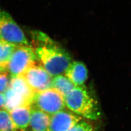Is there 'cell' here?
I'll return each instance as SVG.
<instances>
[{"mask_svg":"<svg viewBox=\"0 0 131 131\" xmlns=\"http://www.w3.org/2000/svg\"><path fill=\"white\" fill-rule=\"evenodd\" d=\"M34 49L40 64L52 77L64 73L72 62L69 53L55 42Z\"/></svg>","mask_w":131,"mask_h":131,"instance_id":"cell-2","label":"cell"},{"mask_svg":"<svg viewBox=\"0 0 131 131\" xmlns=\"http://www.w3.org/2000/svg\"><path fill=\"white\" fill-rule=\"evenodd\" d=\"M0 38L15 46H31L10 14L0 8Z\"/></svg>","mask_w":131,"mask_h":131,"instance_id":"cell-5","label":"cell"},{"mask_svg":"<svg viewBox=\"0 0 131 131\" xmlns=\"http://www.w3.org/2000/svg\"><path fill=\"white\" fill-rule=\"evenodd\" d=\"M64 75L75 86H82L88 78V71L85 64L80 61H73L64 73Z\"/></svg>","mask_w":131,"mask_h":131,"instance_id":"cell-8","label":"cell"},{"mask_svg":"<svg viewBox=\"0 0 131 131\" xmlns=\"http://www.w3.org/2000/svg\"><path fill=\"white\" fill-rule=\"evenodd\" d=\"M0 131H16L9 112L0 110Z\"/></svg>","mask_w":131,"mask_h":131,"instance_id":"cell-14","label":"cell"},{"mask_svg":"<svg viewBox=\"0 0 131 131\" xmlns=\"http://www.w3.org/2000/svg\"><path fill=\"white\" fill-rule=\"evenodd\" d=\"M65 105L69 111L90 121L99 120L101 109L97 101L85 86H75L64 97Z\"/></svg>","mask_w":131,"mask_h":131,"instance_id":"cell-1","label":"cell"},{"mask_svg":"<svg viewBox=\"0 0 131 131\" xmlns=\"http://www.w3.org/2000/svg\"><path fill=\"white\" fill-rule=\"evenodd\" d=\"M9 88L18 93L31 105L35 93L33 91L22 75L10 77Z\"/></svg>","mask_w":131,"mask_h":131,"instance_id":"cell-10","label":"cell"},{"mask_svg":"<svg viewBox=\"0 0 131 131\" xmlns=\"http://www.w3.org/2000/svg\"><path fill=\"white\" fill-rule=\"evenodd\" d=\"M7 71H0V93H5L9 87L10 78Z\"/></svg>","mask_w":131,"mask_h":131,"instance_id":"cell-16","label":"cell"},{"mask_svg":"<svg viewBox=\"0 0 131 131\" xmlns=\"http://www.w3.org/2000/svg\"><path fill=\"white\" fill-rule=\"evenodd\" d=\"M5 97L3 93H0V110L5 109Z\"/></svg>","mask_w":131,"mask_h":131,"instance_id":"cell-17","label":"cell"},{"mask_svg":"<svg viewBox=\"0 0 131 131\" xmlns=\"http://www.w3.org/2000/svg\"><path fill=\"white\" fill-rule=\"evenodd\" d=\"M75 87L65 75H59L53 77L52 88L55 89L63 97L67 95Z\"/></svg>","mask_w":131,"mask_h":131,"instance_id":"cell-12","label":"cell"},{"mask_svg":"<svg viewBox=\"0 0 131 131\" xmlns=\"http://www.w3.org/2000/svg\"><path fill=\"white\" fill-rule=\"evenodd\" d=\"M50 116L31 106L30 128L32 131H48Z\"/></svg>","mask_w":131,"mask_h":131,"instance_id":"cell-11","label":"cell"},{"mask_svg":"<svg viewBox=\"0 0 131 131\" xmlns=\"http://www.w3.org/2000/svg\"><path fill=\"white\" fill-rule=\"evenodd\" d=\"M82 120L76 114L63 110L50 116L48 131H69Z\"/></svg>","mask_w":131,"mask_h":131,"instance_id":"cell-7","label":"cell"},{"mask_svg":"<svg viewBox=\"0 0 131 131\" xmlns=\"http://www.w3.org/2000/svg\"><path fill=\"white\" fill-rule=\"evenodd\" d=\"M21 75L35 93L52 88L53 77L37 62L28 67Z\"/></svg>","mask_w":131,"mask_h":131,"instance_id":"cell-6","label":"cell"},{"mask_svg":"<svg viewBox=\"0 0 131 131\" xmlns=\"http://www.w3.org/2000/svg\"><path fill=\"white\" fill-rule=\"evenodd\" d=\"M37 61L35 49L31 46H15L8 63V72L10 77L21 75Z\"/></svg>","mask_w":131,"mask_h":131,"instance_id":"cell-3","label":"cell"},{"mask_svg":"<svg viewBox=\"0 0 131 131\" xmlns=\"http://www.w3.org/2000/svg\"><path fill=\"white\" fill-rule=\"evenodd\" d=\"M16 131H27L30 127L31 106L16 108L9 112Z\"/></svg>","mask_w":131,"mask_h":131,"instance_id":"cell-9","label":"cell"},{"mask_svg":"<svg viewBox=\"0 0 131 131\" xmlns=\"http://www.w3.org/2000/svg\"><path fill=\"white\" fill-rule=\"evenodd\" d=\"M15 47V46L0 38V71H7L8 63Z\"/></svg>","mask_w":131,"mask_h":131,"instance_id":"cell-13","label":"cell"},{"mask_svg":"<svg viewBox=\"0 0 131 131\" xmlns=\"http://www.w3.org/2000/svg\"><path fill=\"white\" fill-rule=\"evenodd\" d=\"M69 131H98V127L93 123L83 120Z\"/></svg>","mask_w":131,"mask_h":131,"instance_id":"cell-15","label":"cell"},{"mask_svg":"<svg viewBox=\"0 0 131 131\" xmlns=\"http://www.w3.org/2000/svg\"><path fill=\"white\" fill-rule=\"evenodd\" d=\"M31 106L37 109L49 116L64 110V97L53 88L36 93Z\"/></svg>","mask_w":131,"mask_h":131,"instance_id":"cell-4","label":"cell"}]
</instances>
